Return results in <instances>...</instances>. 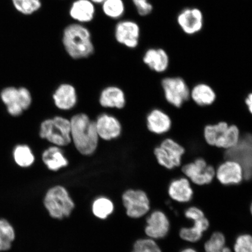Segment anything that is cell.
<instances>
[{
	"label": "cell",
	"mask_w": 252,
	"mask_h": 252,
	"mask_svg": "<svg viewBox=\"0 0 252 252\" xmlns=\"http://www.w3.org/2000/svg\"><path fill=\"white\" fill-rule=\"evenodd\" d=\"M63 44L72 59H84L94 54V47L89 30L84 25L74 23L65 28Z\"/></svg>",
	"instance_id": "cell-1"
},
{
	"label": "cell",
	"mask_w": 252,
	"mask_h": 252,
	"mask_svg": "<svg viewBox=\"0 0 252 252\" xmlns=\"http://www.w3.org/2000/svg\"><path fill=\"white\" fill-rule=\"evenodd\" d=\"M70 124L71 141L75 148L84 156L93 154L99 140L95 122L91 121L87 115L80 113L71 118Z\"/></svg>",
	"instance_id": "cell-2"
},
{
	"label": "cell",
	"mask_w": 252,
	"mask_h": 252,
	"mask_svg": "<svg viewBox=\"0 0 252 252\" xmlns=\"http://www.w3.org/2000/svg\"><path fill=\"white\" fill-rule=\"evenodd\" d=\"M203 135L210 146L228 150L236 146L241 139L240 131L237 126L229 125L225 122L205 126Z\"/></svg>",
	"instance_id": "cell-3"
},
{
	"label": "cell",
	"mask_w": 252,
	"mask_h": 252,
	"mask_svg": "<svg viewBox=\"0 0 252 252\" xmlns=\"http://www.w3.org/2000/svg\"><path fill=\"white\" fill-rule=\"evenodd\" d=\"M44 204L50 216L60 220L70 216L75 207L67 190L61 186H57L47 191Z\"/></svg>",
	"instance_id": "cell-4"
},
{
	"label": "cell",
	"mask_w": 252,
	"mask_h": 252,
	"mask_svg": "<svg viewBox=\"0 0 252 252\" xmlns=\"http://www.w3.org/2000/svg\"><path fill=\"white\" fill-rule=\"evenodd\" d=\"M39 134L56 146H67L71 141L70 121L61 116L47 119L41 124Z\"/></svg>",
	"instance_id": "cell-5"
},
{
	"label": "cell",
	"mask_w": 252,
	"mask_h": 252,
	"mask_svg": "<svg viewBox=\"0 0 252 252\" xmlns=\"http://www.w3.org/2000/svg\"><path fill=\"white\" fill-rule=\"evenodd\" d=\"M185 149L172 138H166L155 148L154 153L157 162L168 169H172L181 165Z\"/></svg>",
	"instance_id": "cell-6"
},
{
	"label": "cell",
	"mask_w": 252,
	"mask_h": 252,
	"mask_svg": "<svg viewBox=\"0 0 252 252\" xmlns=\"http://www.w3.org/2000/svg\"><path fill=\"white\" fill-rule=\"evenodd\" d=\"M123 203L127 215L132 219H139L150 210V201L146 191L140 189H128L122 196Z\"/></svg>",
	"instance_id": "cell-7"
},
{
	"label": "cell",
	"mask_w": 252,
	"mask_h": 252,
	"mask_svg": "<svg viewBox=\"0 0 252 252\" xmlns=\"http://www.w3.org/2000/svg\"><path fill=\"white\" fill-rule=\"evenodd\" d=\"M162 87L167 102L176 108H180L190 97V90L182 78L163 79Z\"/></svg>",
	"instance_id": "cell-8"
},
{
	"label": "cell",
	"mask_w": 252,
	"mask_h": 252,
	"mask_svg": "<svg viewBox=\"0 0 252 252\" xmlns=\"http://www.w3.org/2000/svg\"><path fill=\"white\" fill-rule=\"evenodd\" d=\"M182 171L189 181L198 186L210 184L216 175V169L202 158L183 166Z\"/></svg>",
	"instance_id": "cell-9"
},
{
	"label": "cell",
	"mask_w": 252,
	"mask_h": 252,
	"mask_svg": "<svg viewBox=\"0 0 252 252\" xmlns=\"http://www.w3.org/2000/svg\"><path fill=\"white\" fill-rule=\"evenodd\" d=\"M215 178L223 185H238L245 178L244 169L238 162L227 159L217 167Z\"/></svg>",
	"instance_id": "cell-10"
},
{
	"label": "cell",
	"mask_w": 252,
	"mask_h": 252,
	"mask_svg": "<svg viewBox=\"0 0 252 252\" xmlns=\"http://www.w3.org/2000/svg\"><path fill=\"white\" fill-rule=\"evenodd\" d=\"M115 37L117 42L130 49H134L139 43L140 28L131 20L120 21L115 29Z\"/></svg>",
	"instance_id": "cell-11"
},
{
	"label": "cell",
	"mask_w": 252,
	"mask_h": 252,
	"mask_svg": "<svg viewBox=\"0 0 252 252\" xmlns=\"http://www.w3.org/2000/svg\"><path fill=\"white\" fill-rule=\"evenodd\" d=\"M179 26L185 33L192 35L202 30L204 18L202 12L196 8H188L182 10L177 17Z\"/></svg>",
	"instance_id": "cell-12"
},
{
	"label": "cell",
	"mask_w": 252,
	"mask_h": 252,
	"mask_svg": "<svg viewBox=\"0 0 252 252\" xmlns=\"http://www.w3.org/2000/svg\"><path fill=\"white\" fill-rule=\"evenodd\" d=\"M169 228L168 217L162 211L156 210L147 219L145 232L150 239H161L168 235Z\"/></svg>",
	"instance_id": "cell-13"
},
{
	"label": "cell",
	"mask_w": 252,
	"mask_h": 252,
	"mask_svg": "<svg viewBox=\"0 0 252 252\" xmlns=\"http://www.w3.org/2000/svg\"><path fill=\"white\" fill-rule=\"evenodd\" d=\"M97 134L103 140H110L120 136L122 125L117 119L107 114L97 118L95 122Z\"/></svg>",
	"instance_id": "cell-14"
},
{
	"label": "cell",
	"mask_w": 252,
	"mask_h": 252,
	"mask_svg": "<svg viewBox=\"0 0 252 252\" xmlns=\"http://www.w3.org/2000/svg\"><path fill=\"white\" fill-rule=\"evenodd\" d=\"M95 13V4L90 0H75L69 10L72 20L76 21V23L83 25L92 21Z\"/></svg>",
	"instance_id": "cell-15"
},
{
	"label": "cell",
	"mask_w": 252,
	"mask_h": 252,
	"mask_svg": "<svg viewBox=\"0 0 252 252\" xmlns=\"http://www.w3.org/2000/svg\"><path fill=\"white\" fill-rule=\"evenodd\" d=\"M168 192L173 200L181 203L189 202L194 194L190 181L187 177L173 180L169 185Z\"/></svg>",
	"instance_id": "cell-16"
},
{
	"label": "cell",
	"mask_w": 252,
	"mask_h": 252,
	"mask_svg": "<svg viewBox=\"0 0 252 252\" xmlns=\"http://www.w3.org/2000/svg\"><path fill=\"white\" fill-rule=\"evenodd\" d=\"M53 99L57 108L64 110H70L77 103L76 90L70 84H62L53 94Z\"/></svg>",
	"instance_id": "cell-17"
},
{
	"label": "cell",
	"mask_w": 252,
	"mask_h": 252,
	"mask_svg": "<svg viewBox=\"0 0 252 252\" xmlns=\"http://www.w3.org/2000/svg\"><path fill=\"white\" fill-rule=\"evenodd\" d=\"M147 127L151 133L163 134L170 130L172 127V120L169 115L162 110L154 109L147 116Z\"/></svg>",
	"instance_id": "cell-18"
},
{
	"label": "cell",
	"mask_w": 252,
	"mask_h": 252,
	"mask_svg": "<svg viewBox=\"0 0 252 252\" xmlns=\"http://www.w3.org/2000/svg\"><path fill=\"white\" fill-rule=\"evenodd\" d=\"M143 62L151 70L161 73L168 69L169 58L164 50L151 48L145 53Z\"/></svg>",
	"instance_id": "cell-19"
},
{
	"label": "cell",
	"mask_w": 252,
	"mask_h": 252,
	"mask_svg": "<svg viewBox=\"0 0 252 252\" xmlns=\"http://www.w3.org/2000/svg\"><path fill=\"white\" fill-rule=\"evenodd\" d=\"M99 103L104 108L121 109L126 105L125 94L124 91L118 87H106L100 93Z\"/></svg>",
	"instance_id": "cell-20"
},
{
	"label": "cell",
	"mask_w": 252,
	"mask_h": 252,
	"mask_svg": "<svg viewBox=\"0 0 252 252\" xmlns=\"http://www.w3.org/2000/svg\"><path fill=\"white\" fill-rule=\"evenodd\" d=\"M190 97L198 106H210L215 102L216 94L209 85L200 83L196 85L190 91Z\"/></svg>",
	"instance_id": "cell-21"
},
{
	"label": "cell",
	"mask_w": 252,
	"mask_h": 252,
	"mask_svg": "<svg viewBox=\"0 0 252 252\" xmlns=\"http://www.w3.org/2000/svg\"><path fill=\"white\" fill-rule=\"evenodd\" d=\"M193 226L190 228H183L179 235L184 240L190 242H196L202 238L203 232L209 228V220L203 217L202 218L193 220Z\"/></svg>",
	"instance_id": "cell-22"
},
{
	"label": "cell",
	"mask_w": 252,
	"mask_h": 252,
	"mask_svg": "<svg viewBox=\"0 0 252 252\" xmlns=\"http://www.w3.org/2000/svg\"><path fill=\"white\" fill-rule=\"evenodd\" d=\"M42 160L47 168L53 171H58L68 164L62 150L56 146L50 147L44 151Z\"/></svg>",
	"instance_id": "cell-23"
},
{
	"label": "cell",
	"mask_w": 252,
	"mask_h": 252,
	"mask_svg": "<svg viewBox=\"0 0 252 252\" xmlns=\"http://www.w3.org/2000/svg\"><path fill=\"white\" fill-rule=\"evenodd\" d=\"M15 238L13 226L7 220L0 219V252L9 250Z\"/></svg>",
	"instance_id": "cell-24"
},
{
	"label": "cell",
	"mask_w": 252,
	"mask_h": 252,
	"mask_svg": "<svg viewBox=\"0 0 252 252\" xmlns=\"http://www.w3.org/2000/svg\"><path fill=\"white\" fill-rule=\"evenodd\" d=\"M14 161L22 168H28L33 164L34 157L27 145H18L13 151Z\"/></svg>",
	"instance_id": "cell-25"
},
{
	"label": "cell",
	"mask_w": 252,
	"mask_h": 252,
	"mask_svg": "<svg viewBox=\"0 0 252 252\" xmlns=\"http://www.w3.org/2000/svg\"><path fill=\"white\" fill-rule=\"evenodd\" d=\"M103 14L114 20L121 18L125 12V5L123 0H105L102 4Z\"/></svg>",
	"instance_id": "cell-26"
},
{
	"label": "cell",
	"mask_w": 252,
	"mask_h": 252,
	"mask_svg": "<svg viewBox=\"0 0 252 252\" xmlns=\"http://www.w3.org/2000/svg\"><path fill=\"white\" fill-rule=\"evenodd\" d=\"M114 210L112 201L105 197H100L94 201L93 204V212L97 218L104 220L112 214Z\"/></svg>",
	"instance_id": "cell-27"
},
{
	"label": "cell",
	"mask_w": 252,
	"mask_h": 252,
	"mask_svg": "<svg viewBox=\"0 0 252 252\" xmlns=\"http://www.w3.org/2000/svg\"><path fill=\"white\" fill-rule=\"evenodd\" d=\"M11 2L16 10L25 15L35 13L42 5L41 0H11Z\"/></svg>",
	"instance_id": "cell-28"
},
{
	"label": "cell",
	"mask_w": 252,
	"mask_h": 252,
	"mask_svg": "<svg viewBox=\"0 0 252 252\" xmlns=\"http://www.w3.org/2000/svg\"><path fill=\"white\" fill-rule=\"evenodd\" d=\"M0 99L7 107L9 106H18L23 109L20 103L18 88L15 87L4 88L0 93Z\"/></svg>",
	"instance_id": "cell-29"
},
{
	"label": "cell",
	"mask_w": 252,
	"mask_h": 252,
	"mask_svg": "<svg viewBox=\"0 0 252 252\" xmlns=\"http://www.w3.org/2000/svg\"><path fill=\"white\" fill-rule=\"evenodd\" d=\"M225 238L222 233L217 232L213 233L209 241L204 245L206 252L217 251L225 247Z\"/></svg>",
	"instance_id": "cell-30"
},
{
	"label": "cell",
	"mask_w": 252,
	"mask_h": 252,
	"mask_svg": "<svg viewBox=\"0 0 252 252\" xmlns=\"http://www.w3.org/2000/svg\"><path fill=\"white\" fill-rule=\"evenodd\" d=\"M132 252H162L152 239H141L135 242Z\"/></svg>",
	"instance_id": "cell-31"
},
{
	"label": "cell",
	"mask_w": 252,
	"mask_h": 252,
	"mask_svg": "<svg viewBox=\"0 0 252 252\" xmlns=\"http://www.w3.org/2000/svg\"><path fill=\"white\" fill-rule=\"evenodd\" d=\"M235 252H252V238L250 235L238 236L234 245Z\"/></svg>",
	"instance_id": "cell-32"
},
{
	"label": "cell",
	"mask_w": 252,
	"mask_h": 252,
	"mask_svg": "<svg viewBox=\"0 0 252 252\" xmlns=\"http://www.w3.org/2000/svg\"><path fill=\"white\" fill-rule=\"evenodd\" d=\"M138 14L146 16L151 14L153 10V5L149 0H132Z\"/></svg>",
	"instance_id": "cell-33"
},
{
	"label": "cell",
	"mask_w": 252,
	"mask_h": 252,
	"mask_svg": "<svg viewBox=\"0 0 252 252\" xmlns=\"http://www.w3.org/2000/svg\"><path fill=\"white\" fill-rule=\"evenodd\" d=\"M19 93H20V103L22 108L24 110H27L30 108L32 97L29 90L25 87L18 88Z\"/></svg>",
	"instance_id": "cell-34"
},
{
	"label": "cell",
	"mask_w": 252,
	"mask_h": 252,
	"mask_svg": "<svg viewBox=\"0 0 252 252\" xmlns=\"http://www.w3.org/2000/svg\"><path fill=\"white\" fill-rule=\"evenodd\" d=\"M185 216L188 219L192 220L205 216L203 211L196 207H189L185 211Z\"/></svg>",
	"instance_id": "cell-35"
},
{
	"label": "cell",
	"mask_w": 252,
	"mask_h": 252,
	"mask_svg": "<svg viewBox=\"0 0 252 252\" xmlns=\"http://www.w3.org/2000/svg\"><path fill=\"white\" fill-rule=\"evenodd\" d=\"M245 104L248 108L249 111L252 112V94L250 93L245 99Z\"/></svg>",
	"instance_id": "cell-36"
},
{
	"label": "cell",
	"mask_w": 252,
	"mask_h": 252,
	"mask_svg": "<svg viewBox=\"0 0 252 252\" xmlns=\"http://www.w3.org/2000/svg\"><path fill=\"white\" fill-rule=\"evenodd\" d=\"M210 252H232V251L229 248L225 247L221 249V250Z\"/></svg>",
	"instance_id": "cell-37"
},
{
	"label": "cell",
	"mask_w": 252,
	"mask_h": 252,
	"mask_svg": "<svg viewBox=\"0 0 252 252\" xmlns=\"http://www.w3.org/2000/svg\"><path fill=\"white\" fill-rule=\"evenodd\" d=\"M94 4H102L105 0H90Z\"/></svg>",
	"instance_id": "cell-38"
},
{
	"label": "cell",
	"mask_w": 252,
	"mask_h": 252,
	"mask_svg": "<svg viewBox=\"0 0 252 252\" xmlns=\"http://www.w3.org/2000/svg\"><path fill=\"white\" fill-rule=\"evenodd\" d=\"M181 252H197L193 248H186L185 250H182Z\"/></svg>",
	"instance_id": "cell-39"
}]
</instances>
